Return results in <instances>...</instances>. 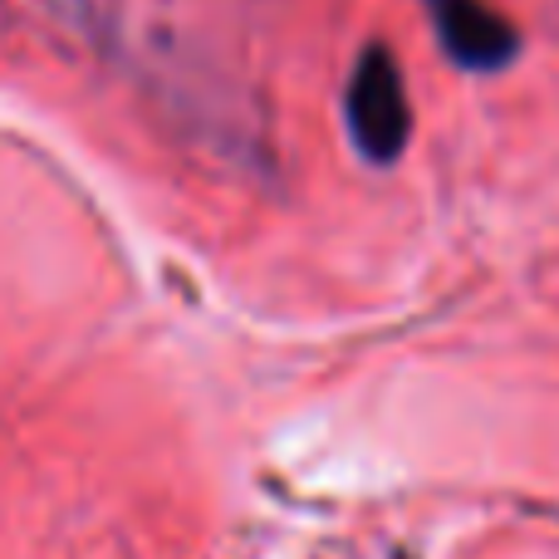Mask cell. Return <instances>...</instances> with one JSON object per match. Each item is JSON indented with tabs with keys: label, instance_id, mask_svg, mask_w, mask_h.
<instances>
[{
	"label": "cell",
	"instance_id": "obj_1",
	"mask_svg": "<svg viewBox=\"0 0 559 559\" xmlns=\"http://www.w3.org/2000/svg\"><path fill=\"white\" fill-rule=\"evenodd\" d=\"M344 118H348L354 147L373 167H388L403 157L407 138H413V104H407L403 69H397V59L383 45H368L358 55L344 88Z\"/></svg>",
	"mask_w": 559,
	"mask_h": 559
},
{
	"label": "cell",
	"instance_id": "obj_2",
	"mask_svg": "<svg viewBox=\"0 0 559 559\" xmlns=\"http://www.w3.org/2000/svg\"><path fill=\"white\" fill-rule=\"evenodd\" d=\"M427 15H432L437 45L447 49L456 69H472V74H496L521 55V35L515 25L491 10L486 0H423Z\"/></svg>",
	"mask_w": 559,
	"mask_h": 559
}]
</instances>
